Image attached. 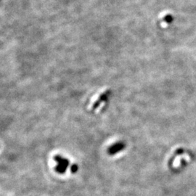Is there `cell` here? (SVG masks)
<instances>
[{"mask_svg": "<svg viewBox=\"0 0 196 196\" xmlns=\"http://www.w3.org/2000/svg\"><path fill=\"white\" fill-rule=\"evenodd\" d=\"M54 160L57 163L55 171L58 174H64L65 171H66L67 169H68V166H69V160L68 158L60 156V155H56V156L54 157Z\"/></svg>", "mask_w": 196, "mask_h": 196, "instance_id": "cell-1", "label": "cell"}, {"mask_svg": "<svg viewBox=\"0 0 196 196\" xmlns=\"http://www.w3.org/2000/svg\"><path fill=\"white\" fill-rule=\"evenodd\" d=\"M78 169V166L77 164H76V163H73V164L71 166V173H73V174H75V173L77 172Z\"/></svg>", "mask_w": 196, "mask_h": 196, "instance_id": "cell-2", "label": "cell"}, {"mask_svg": "<svg viewBox=\"0 0 196 196\" xmlns=\"http://www.w3.org/2000/svg\"><path fill=\"white\" fill-rule=\"evenodd\" d=\"M172 17H171V15H167V16H166V17H165V20L166 21V22H168V23H170V22H171V21H172Z\"/></svg>", "mask_w": 196, "mask_h": 196, "instance_id": "cell-3", "label": "cell"}]
</instances>
